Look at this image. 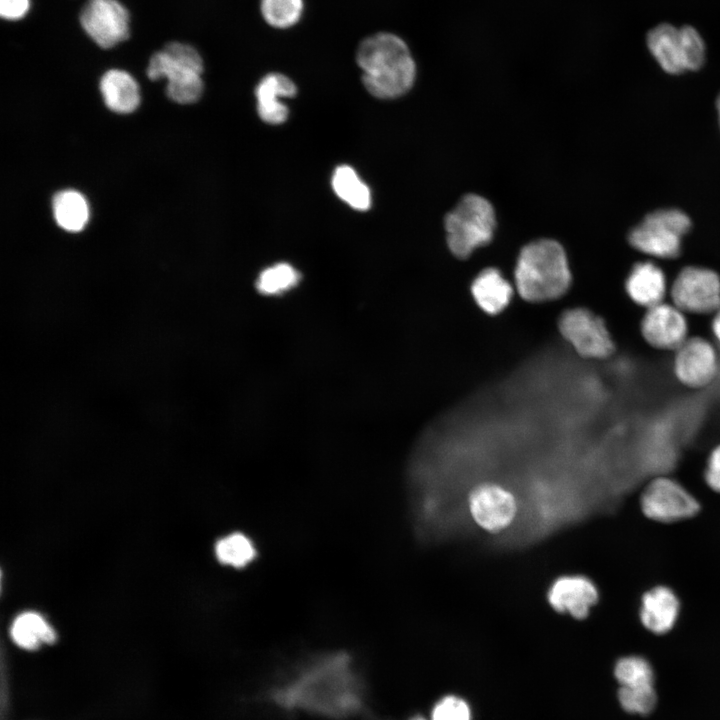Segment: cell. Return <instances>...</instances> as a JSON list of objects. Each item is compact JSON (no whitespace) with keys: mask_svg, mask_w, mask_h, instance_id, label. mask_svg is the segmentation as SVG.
<instances>
[{"mask_svg":"<svg viewBox=\"0 0 720 720\" xmlns=\"http://www.w3.org/2000/svg\"><path fill=\"white\" fill-rule=\"evenodd\" d=\"M653 685L621 686L618 700L622 708L632 714L647 715L656 705Z\"/></svg>","mask_w":720,"mask_h":720,"instance_id":"obj_28","label":"cell"},{"mask_svg":"<svg viewBox=\"0 0 720 720\" xmlns=\"http://www.w3.org/2000/svg\"><path fill=\"white\" fill-rule=\"evenodd\" d=\"M363 71V84L370 94L392 99L405 94L413 85L415 62L406 43L391 33L368 37L356 54Z\"/></svg>","mask_w":720,"mask_h":720,"instance_id":"obj_2","label":"cell"},{"mask_svg":"<svg viewBox=\"0 0 720 720\" xmlns=\"http://www.w3.org/2000/svg\"><path fill=\"white\" fill-rule=\"evenodd\" d=\"M430 720H471V709L463 698L447 695L434 705Z\"/></svg>","mask_w":720,"mask_h":720,"instance_id":"obj_30","label":"cell"},{"mask_svg":"<svg viewBox=\"0 0 720 720\" xmlns=\"http://www.w3.org/2000/svg\"><path fill=\"white\" fill-rule=\"evenodd\" d=\"M672 369L675 378L691 389L711 384L719 370V357L714 345L705 338L688 337L675 351Z\"/></svg>","mask_w":720,"mask_h":720,"instance_id":"obj_10","label":"cell"},{"mask_svg":"<svg viewBox=\"0 0 720 720\" xmlns=\"http://www.w3.org/2000/svg\"><path fill=\"white\" fill-rule=\"evenodd\" d=\"M547 597L556 611H568L576 619L586 618L599 598L594 583L584 576L558 578L551 585Z\"/></svg>","mask_w":720,"mask_h":720,"instance_id":"obj_14","label":"cell"},{"mask_svg":"<svg viewBox=\"0 0 720 720\" xmlns=\"http://www.w3.org/2000/svg\"><path fill=\"white\" fill-rule=\"evenodd\" d=\"M56 223L69 232L81 231L89 219V207L84 196L75 190L58 192L52 200Z\"/></svg>","mask_w":720,"mask_h":720,"instance_id":"obj_21","label":"cell"},{"mask_svg":"<svg viewBox=\"0 0 720 720\" xmlns=\"http://www.w3.org/2000/svg\"><path fill=\"white\" fill-rule=\"evenodd\" d=\"M11 637L21 648L34 650L42 643L56 640L53 628L36 612H24L17 616L11 626Z\"/></svg>","mask_w":720,"mask_h":720,"instance_id":"obj_22","label":"cell"},{"mask_svg":"<svg viewBox=\"0 0 720 720\" xmlns=\"http://www.w3.org/2000/svg\"><path fill=\"white\" fill-rule=\"evenodd\" d=\"M685 314L664 301L647 308L640 322L642 338L654 349L674 352L689 337Z\"/></svg>","mask_w":720,"mask_h":720,"instance_id":"obj_12","label":"cell"},{"mask_svg":"<svg viewBox=\"0 0 720 720\" xmlns=\"http://www.w3.org/2000/svg\"><path fill=\"white\" fill-rule=\"evenodd\" d=\"M203 60L190 44L170 41L149 59L146 74L150 80L167 79L166 94L174 102H196L203 92Z\"/></svg>","mask_w":720,"mask_h":720,"instance_id":"obj_4","label":"cell"},{"mask_svg":"<svg viewBox=\"0 0 720 720\" xmlns=\"http://www.w3.org/2000/svg\"><path fill=\"white\" fill-rule=\"evenodd\" d=\"M614 675L621 686L653 685L654 672L650 663L641 656H627L615 664Z\"/></svg>","mask_w":720,"mask_h":720,"instance_id":"obj_26","label":"cell"},{"mask_svg":"<svg viewBox=\"0 0 720 720\" xmlns=\"http://www.w3.org/2000/svg\"><path fill=\"white\" fill-rule=\"evenodd\" d=\"M332 187L336 195L352 208L360 211L369 209L370 190L350 166L342 165L335 169Z\"/></svg>","mask_w":720,"mask_h":720,"instance_id":"obj_23","label":"cell"},{"mask_svg":"<svg viewBox=\"0 0 720 720\" xmlns=\"http://www.w3.org/2000/svg\"><path fill=\"white\" fill-rule=\"evenodd\" d=\"M410 720H427V719L422 716L417 715V716L412 717Z\"/></svg>","mask_w":720,"mask_h":720,"instance_id":"obj_35","label":"cell"},{"mask_svg":"<svg viewBox=\"0 0 720 720\" xmlns=\"http://www.w3.org/2000/svg\"><path fill=\"white\" fill-rule=\"evenodd\" d=\"M711 330L716 341L720 344V308L713 314Z\"/></svg>","mask_w":720,"mask_h":720,"instance_id":"obj_33","label":"cell"},{"mask_svg":"<svg viewBox=\"0 0 720 720\" xmlns=\"http://www.w3.org/2000/svg\"><path fill=\"white\" fill-rule=\"evenodd\" d=\"M275 703L331 717L351 716L363 705V689L351 657L344 652L316 656L272 691Z\"/></svg>","mask_w":720,"mask_h":720,"instance_id":"obj_1","label":"cell"},{"mask_svg":"<svg viewBox=\"0 0 720 720\" xmlns=\"http://www.w3.org/2000/svg\"><path fill=\"white\" fill-rule=\"evenodd\" d=\"M716 109H717L718 120H719V125H720V94L716 100Z\"/></svg>","mask_w":720,"mask_h":720,"instance_id":"obj_34","label":"cell"},{"mask_svg":"<svg viewBox=\"0 0 720 720\" xmlns=\"http://www.w3.org/2000/svg\"><path fill=\"white\" fill-rule=\"evenodd\" d=\"M560 330L583 357L602 359L614 352V342L605 322L587 309L565 312L560 320Z\"/></svg>","mask_w":720,"mask_h":720,"instance_id":"obj_9","label":"cell"},{"mask_svg":"<svg viewBox=\"0 0 720 720\" xmlns=\"http://www.w3.org/2000/svg\"><path fill=\"white\" fill-rule=\"evenodd\" d=\"M691 224L689 216L679 209L655 210L632 228L628 241L634 249L646 255L673 259L679 256L682 238Z\"/></svg>","mask_w":720,"mask_h":720,"instance_id":"obj_6","label":"cell"},{"mask_svg":"<svg viewBox=\"0 0 720 720\" xmlns=\"http://www.w3.org/2000/svg\"><path fill=\"white\" fill-rule=\"evenodd\" d=\"M641 508L650 519L674 522L694 516L699 511V503L675 480L658 477L643 491Z\"/></svg>","mask_w":720,"mask_h":720,"instance_id":"obj_11","label":"cell"},{"mask_svg":"<svg viewBox=\"0 0 720 720\" xmlns=\"http://www.w3.org/2000/svg\"><path fill=\"white\" fill-rule=\"evenodd\" d=\"M646 42L650 53L665 72L676 75L688 71L680 28L661 23L648 32Z\"/></svg>","mask_w":720,"mask_h":720,"instance_id":"obj_16","label":"cell"},{"mask_svg":"<svg viewBox=\"0 0 720 720\" xmlns=\"http://www.w3.org/2000/svg\"><path fill=\"white\" fill-rule=\"evenodd\" d=\"M106 106L113 112L128 114L140 104V89L134 77L120 69L106 71L99 82Z\"/></svg>","mask_w":720,"mask_h":720,"instance_id":"obj_19","label":"cell"},{"mask_svg":"<svg viewBox=\"0 0 720 720\" xmlns=\"http://www.w3.org/2000/svg\"><path fill=\"white\" fill-rule=\"evenodd\" d=\"M688 71L700 69L705 61L706 48L700 33L690 25L680 28Z\"/></svg>","mask_w":720,"mask_h":720,"instance_id":"obj_29","label":"cell"},{"mask_svg":"<svg viewBox=\"0 0 720 720\" xmlns=\"http://www.w3.org/2000/svg\"><path fill=\"white\" fill-rule=\"evenodd\" d=\"M472 294L484 311L495 314L503 310L509 303L512 287L498 270L488 268L474 280Z\"/></svg>","mask_w":720,"mask_h":720,"instance_id":"obj_20","label":"cell"},{"mask_svg":"<svg viewBox=\"0 0 720 720\" xmlns=\"http://www.w3.org/2000/svg\"><path fill=\"white\" fill-rule=\"evenodd\" d=\"M215 553L222 564L243 568L255 559L256 548L249 537L237 532L218 540Z\"/></svg>","mask_w":720,"mask_h":720,"instance_id":"obj_24","label":"cell"},{"mask_svg":"<svg viewBox=\"0 0 720 720\" xmlns=\"http://www.w3.org/2000/svg\"><path fill=\"white\" fill-rule=\"evenodd\" d=\"M666 290L663 270L651 261L635 263L625 281V291L630 300L645 309L663 302Z\"/></svg>","mask_w":720,"mask_h":720,"instance_id":"obj_15","label":"cell"},{"mask_svg":"<svg viewBox=\"0 0 720 720\" xmlns=\"http://www.w3.org/2000/svg\"><path fill=\"white\" fill-rule=\"evenodd\" d=\"M672 303L684 313L714 314L720 308V276L712 269L687 266L670 290Z\"/></svg>","mask_w":720,"mask_h":720,"instance_id":"obj_7","label":"cell"},{"mask_svg":"<svg viewBox=\"0 0 720 720\" xmlns=\"http://www.w3.org/2000/svg\"><path fill=\"white\" fill-rule=\"evenodd\" d=\"M679 609L680 604L675 593L668 587L657 586L643 595L640 619L651 632L664 634L673 628Z\"/></svg>","mask_w":720,"mask_h":720,"instance_id":"obj_17","label":"cell"},{"mask_svg":"<svg viewBox=\"0 0 720 720\" xmlns=\"http://www.w3.org/2000/svg\"><path fill=\"white\" fill-rule=\"evenodd\" d=\"M468 501L474 521L490 533H497L509 526L517 513L514 495L494 483L475 487Z\"/></svg>","mask_w":720,"mask_h":720,"instance_id":"obj_13","label":"cell"},{"mask_svg":"<svg viewBox=\"0 0 720 720\" xmlns=\"http://www.w3.org/2000/svg\"><path fill=\"white\" fill-rule=\"evenodd\" d=\"M79 23L90 40L102 49L113 48L130 35V14L119 0H86Z\"/></svg>","mask_w":720,"mask_h":720,"instance_id":"obj_8","label":"cell"},{"mask_svg":"<svg viewBox=\"0 0 720 720\" xmlns=\"http://www.w3.org/2000/svg\"><path fill=\"white\" fill-rule=\"evenodd\" d=\"M495 224L494 209L487 199L476 194L464 196L445 217L451 252L460 258L468 257L474 249L491 241Z\"/></svg>","mask_w":720,"mask_h":720,"instance_id":"obj_5","label":"cell"},{"mask_svg":"<svg viewBox=\"0 0 720 720\" xmlns=\"http://www.w3.org/2000/svg\"><path fill=\"white\" fill-rule=\"evenodd\" d=\"M704 477L707 485L720 493V444L709 454Z\"/></svg>","mask_w":720,"mask_h":720,"instance_id":"obj_32","label":"cell"},{"mask_svg":"<svg viewBox=\"0 0 720 720\" xmlns=\"http://www.w3.org/2000/svg\"><path fill=\"white\" fill-rule=\"evenodd\" d=\"M303 10L302 0H262L261 11L268 24L287 28L295 24Z\"/></svg>","mask_w":720,"mask_h":720,"instance_id":"obj_27","label":"cell"},{"mask_svg":"<svg viewBox=\"0 0 720 720\" xmlns=\"http://www.w3.org/2000/svg\"><path fill=\"white\" fill-rule=\"evenodd\" d=\"M570 281L566 254L558 242L540 239L521 250L515 282L523 298L530 301L556 298L568 289Z\"/></svg>","mask_w":720,"mask_h":720,"instance_id":"obj_3","label":"cell"},{"mask_svg":"<svg viewBox=\"0 0 720 720\" xmlns=\"http://www.w3.org/2000/svg\"><path fill=\"white\" fill-rule=\"evenodd\" d=\"M291 79L280 73L266 75L256 87L257 110L260 118L269 124H281L287 119L288 109L279 99L296 94Z\"/></svg>","mask_w":720,"mask_h":720,"instance_id":"obj_18","label":"cell"},{"mask_svg":"<svg viewBox=\"0 0 720 720\" xmlns=\"http://www.w3.org/2000/svg\"><path fill=\"white\" fill-rule=\"evenodd\" d=\"M300 279L298 271L288 263L264 269L257 278V290L263 295H278L294 287Z\"/></svg>","mask_w":720,"mask_h":720,"instance_id":"obj_25","label":"cell"},{"mask_svg":"<svg viewBox=\"0 0 720 720\" xmlns=\"http://www.w3.org/2000/svg\"><path fill=\"white\" fill-rule=\"evenodd\" d=\"M30 7V0H0V15L7 21H17L25 17Z\"/></svg>","mask_w":720,"mask_h":720,"instance_id":"obj_31","label":"cell"}]
</instances>
